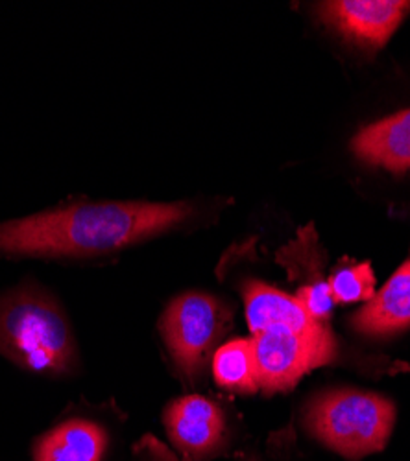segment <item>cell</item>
Listing matches in <instances>:
<instances>
[{"instance_id": "6da1fadb", "label": "cell", "mask_w": 410, "mask_h": 461, "mask_svg": "<svg viewBox=\"0 0 410 461\" xmlns=\"http://www.w3.org/2000/svg\"><path fill=\"white\" fill-rule=\"evenodd\" d=\"M189 203L80 202L0 221V257L86 258L115 253L183 223Z\"/></svg>"}, {"instance_id": "7a4b0ae2", "label": "cell", "mask_w": 410, "mask_h": 461, "mask_svg": "<svg viewBox=\"0 0 410 461\" xmlns=\"http://www.w3.org/2000/svg\"><path fill=\"white\" fill-rule=\"evenodd\" d=\"M0 357L49 376L70 375L77 367L72 327L58 301L37 285L0 294Z\"/></svg>"}, {"instance_id": "3957f363", "label": "cell", "mask_w": 410, "mask_h": 461, "mask_svg": "<svg viewBox=\"0 0 410 461\" xmlns=\"http://www.w3.org/2000/svg\"><path fill=\"white\" fill-rule=\"evenodd\" d=\"M396 425V406L387 397L359 390H333L307 410L311 434L331 450L359 459L385 448Z\"/></svg>"}, {"instance_id": "277c9868", "label": "cell", "mask_w": 410, "mask_h": 461, "mask_svg": "<svg viewBox=\"0 0 410 461\" xmlns=\"http://www.w3.org/2000/svg\"><path fill=\"white\" fill-rule=\"evenodd\" d=\"M232 311L222 299L185 292L170 301L161 316V336L179 376L195 384L213 360L216 345L232 329Z\"/></svg>"}, {"instance_id": "5b68a950", "label": "cell", "mask_w": 410, "mask_h": 461, "mask_svg": "<svg viewBox=\"0 0 410 461\" xmlns=\"http://www.w3.org/2000/svg\"><path fill=\"white\" fill-rule=\"evenodd\" d=\"M259 390L281 393L294 388L304 375L337 358V339L320 323L311 330L269 327L251 334Z\"/></svg>"}, {"instance_id": "8992f818", "label": "cell", "mask_w": 410, "mask_h": 461, "mask_svg": "<svg viewBox=\"0 0 410 461\" xmlns=\"http://www.w3.org/2000/svg\"><path fill=\"white\" fill-rule=\"evenodd\" d=\"M170 443L185 461H204L216 454L226 436L222 410L202 395L172 401L163 415Z\"/></svg>"}, {"instance_id": "52a82bcc", "label": "cell", "mask_w": 410, "mask_h": 461, "mask_svg": "<svg viewBox=\"0 0 410 461\" xmlns=\"http://www.w3.org/2000/svg\"><path fill=\"white\" fill-rule=\"evenodd\" d=\"M408 12L406 0H334L320 5L322 19L366 50L385 47Z\"/></svg>"}, {"instance_id": "ba28073f", "label": "cell", "mask_w": 410, "mask_h": 461, "mask_svg": "<svg viewBox=\"0 0 410 461\" xmlns=\"http://www.w3.org/2000/svg\"><path fill=\"white\" fill-rule=\"evenodd\" d=\"M107 450V432L96 420L74 417L35 439L33 461H102Z\"/></svg>"}, {"instance_id": "9c48e42d", "label": "cell", "mask_w": 410, "mask_h": 461, "mask_svg": "<svg viewBox=\"0 0 410 461\" xmlns=\"http://www.w3.org/2000/svg\"><path fill=\"white\" fill-rule=\"evenodd\" d=\"M351 327L366 336H392L410 327V260L351 318Z\"/></svg>"}, {"instance_id": "30bf717a", "label": "cell", "mask_w": 410, "mask_h": 461, "mask_svg": "<svg viewBox=\"0 0 410 461\" xmlns=\"http://www.w3.org/2000/svg\"><path fill=\"white\" fill-rule=\"evenodd\" d=\"M355 156L390 172L410 170V109L362 128L351 142Z\"/></svg>"}, {"instance_id": "8fae6325", "label": "cell", "mask_w": 410, "mask_h": 461, "mask_svg": "<svg viewBox=\"0 0 410 461\" xmlns=\"http://www.w3.org/2000/svg\"><path fill=\"white\" fill-rule=\"evenodd\" d=\"M242 301L251 334L269 327L311 330L320 325L307 314L296 295H288L260 281H246L242 285Z\"/></svg>"}, {"instance_id": "7c38bea8", "label": "cell", "mask_w": 410, "mask_h": 461, "mask_svg": "<svg viewBox=\"0 0 410 461\" xmlns=\"http://www.w3.org/2000/svg\"><path fill=\"white\" fill-rule=\"evenodd\" d=\"M213 376L220 388L235 393L259 390L251 338H237L220 345L213 355Z\"/></svg>"}, {"instance_id": "4fadbf2b", "label": "cell", "mask_w": 410, "mask_h": 461, "mask_svg": "<svg viewBox=\"0 0 410 461\" xmlns=\"http://www.w3.org/2000/svg\"><path fill=\"white\" fill-rule=\"evenodd\" d=\"M327 285L334 303L369 301L376 295V277L368 262L337 270Z\"/></svg>"}, {"instance_id": "5bb4252c", "label": "cell", "mask_w": 410, "mask_h": 461, "mask_svg": "<svg viewBox=\"0 0 410 461\" xmlns=\"http://www.w3.org/2000/svg\"><path fill=\"white\" fill-rule=\"evenodd\" d=\"M296 297L302 303L307 314L318 323H323V320L329 318L334 304V299L331 295L327 283H314L311 286H304L300 292H297Z\"/></svg>"}, {"instance_id": "9a60e30c", "label": "cell", "mask_w": 410, "mask_h": 461, "mask_svg": "<svg viewBox=\"0 0 410 461\" xmlns=\"http://www.w3.org/2000/svg\"><path fill=\"white\" fill-rule=\"evenodd\" d=\"M132 459L133 461H185L150 434L141 438L135 443Z\"/></svg>"}]
</instances>
